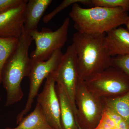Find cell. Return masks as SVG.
Instances as JSON below:
<instances>
[{
  "label": "cell",
  "mask_w": 129,
  "mask_h": 129,
  "mask_svg": "<svg viewBox=\"0 0 129 129\" xmlns=\"http://www.w3.org/2000/svg\"><path fill=\"white\" fill-rule=\"evenodd\" d=\"M125 25H126V27H127V30L129 32V15Z\"/></svg>",
  "instance_id": "cell-22"
},
{
  "label": "cell",
  "mask_w": 129,
  "mask_h": 129,
  "mask_svg": "<svg viewBox=\"0 0 129 129\" xmlns=\"http://www.w3.org/2000/svg\"><path fill=\"white\" fill-rule=\"evenodd\" d=\"M56 83L52 74H50L46 78L42 91L37 95V102L52 128L62 129L60 102L56 91Z\"/></svg>",
  "instance_id": "cell-9"
},
{
  "label": "cell",
  "mask_w": 129,
  "mask_h": 129,
  "mask_svg": "<svg viewBox=\"0 0 129 129\" xmlns=\"http://www.w3.org/2000/svg\"></svg>",
  "instance_id": "cell-24"
},
{
  "label": "cell",
  "mask_w": 129,
  "mask_h": 129,
  "mask_svg": "<svg viewBox=\"0 0 129 129\" xmlns=\"http://www.w3.org/2000/svg\"><path fill=\"white\" fill-rule=\"evenodd\" d=\"M84 81L90 92L100 98L118 97L129 91V76L112 67Z\"/></svg>",
  "instance_id": "cell-4"
},
{
  "label": "cell",
  "mask_w": 129,
  "mask_h": 129,
  "mask_svg": "<svg viewBox=\"0 0 129 129\" xmlns=\"http://www.w3.org/2000/svg\"><path fill=\"white\" fill-rule=\"evenodd\" d=\"M105 46L112 57L129 55V32L119 27L106 34Z\"/></svg>",
  "instance_id": "cell-11"
},
{
  "label": "cell",
  "mask_w": 129,
  "mask_h": 129,
  "mask_svg": "<svg viewBox=\"0 0 129 129\" xmlns=\"http://www.w3.org/2000/svg\"><path fill=\"white\" fill-rule=\"evenodd\" d=\"M27 0L0 14V37L19 39L24 27V13Z\"/></svg>",
  "instance_id": "cell-10"
},
{
  "label": "cell",
  "mask_w": 129,
  "mask_h": 129,
  "mask_svg": "<svg viewBox=\"0 0 129 129\" xmlns=\"http://www.w3.org/2000/svg\"><path fill=\"white\" fill-rule=\"evenodd\" d=\"M33 41L29 34L23 28L16 49L3 68L2 83L6 91V106L18 102L23 97L21 83L23 79L28 77L30 73L32 60L28 52Z\"/></svg>",
  "instance_id": "cell-1"
},
{
  "label": "cell",
  "mask_w": 129,
  "mask_h": 129,
  "mask_svg": "<svg viewBox=\"0 0 129 129\" xmlns=\"http://www.w3.org/2000/svg\"><path fill=\"white\" fill-rule=\"evenodd\" d=\"M52 0H29L24 13V28L28 33L37 30L44 12L52 2Z\"/></svg>",
  "instance_id": "cell-12"
},
{
  "label": "cell",
  "mask_w": 129,
  "mask_h": 129,
  "mask_svg": "<svg viewBox=\"0 0 129 129\" xmlns=\"http://www.w3.org/2000/svg\"><path fill=\"white\" fill-rule=\"evenodd\" d=\"M76 120L79 128L95 129L103 116L106 107L103 98L96 96L79 79L75 95Z\"/></svg>",
  "instance_id": "cell-5"
},
{
  "label": "cell",
  "mask_w": 129,
  "mask_h": 129,
  "mask_svg": "<svg viewBox=\"0 0 129 129\" xmlns=\"http://www.w3.org/2000/svg\"><path fill=\"white\" fill-rule=\"evenodd\" d=\"M76 3L86 5H91V1L89 0H64L55 9L44 17L42 20L43 22L45 23H48L59 12L69 6Z\"/></svg>",
  "instance_id": "cell-17"
},
{
  "label": "cell",
  "mask_w": 129,
  "mask_h": 129,
  "mask_svg": "<svg viewBox=\"0 0 129 129\" xmlns=\"http://www.w3.org/2000/svg\"><path fill=\"white\" fill-rule=\"evenodd\" d=\"M106 34L92 35L76 32L73 44L76 51L79 79L84 81L111 67L112 57L105 46Z\"/></svg>",
  "instance_id": "cell-3"
},
{
  "label": "cell",
  "mask_w": 129,
  "mask_h": 129,
  "mask_svg": "<svg viewBox=\"0 0 129 129\" xmlns=\"http://www.w3.org/2000/svg\"><path fill=\"white\" fill-rule=\"evenodd\" d=\"M63 54L61 50H58L54 52L46 61H32V67L28 76L30 82L29 92L24 108L16 117L17 124L30 111L35 98L39 94V90L43 81L55 71Z\"/></svg>",
  "instance_id": "cell-8"
},
{
  "label": "cell",
  "mask_w": 129,
  "mask_h": 129,
  "mask_svg": "<svg viewBox=\"0 0 129 129\" xmlns=\"http://www.w3.org/2000/svg\"><path fill=\"white\" fill-rule=\"evenodd\" d=\"M55 88L60 107V118L62 129H79L71 102L62 86L56 83Z\"/></svg>",
  "instance_id": "cell-13"
},
{
  "label": "cell",
  "mask_w": 129,
  "mask_h": 129,
  "mask_svg": "<svg viewBox=\"0 0 129 129\" xmlns=\"http://www.w3.org/2000/svg\"><path fill=\"white\" fill-rule=\"evenodd\" d=\"M95 129H120L113 121L104 112L101 120Z\"/></svg>",
  "instance_id": "cell-20"
},
{
  "label": "cell",
  "mask_w": 129,
  "mask_h": 129,
  "mask_svg": "<svg viewBox=\"0 0 129 129\" xmlns=\"http://www.w3.org/2000/svg\"><path fill=\"white\" fill-rule=\"evenodd\" d=\"M5 129H53L47 120L41 106L37 103L34 111L24 117L14 128Z\"/></svg>",
  "instance_id": "cell-14"
},
{
  "label": "cell",
  "mask_w": 129,
  "mask_h": 129,
  "mask_svg": "<svg viewBox=\"0 0 129 129\" xmlns=\"http://www.w3.org/2000/svg\"><path fill=\"white\" fill-rule=\"evenodd\" d=\"M70 24V19H65L61 25L53 31L42 28L29 33L36 44V48L30 55L34 61H44L51 57L56 51L61 50L67 42Z\"/></svg>",
  "instance_id": "cell-6"
},
{
  "label": "cell",
  "mask_w": 129,
  "mask_h": 129,
  "mask_svg": "<svg viewBox=\"0 0 129 129\" xmlns=\"http://www.w3.org/2000/svg\"><path fill=\"white\" fill-rule=\"evenodd\" d=\"M19 39L0 37V83H2L3 70L5 63L17 45Z\"/></svg>",
  "instance_id": "cell-16"
},
{
  "label": "cell",
  "mask_w": 129,
  "mask_h": 129,
  "mask_svg": "<svg viewBox=\"0 0 129 129\" xmlns=\"http://www.w3.org/2000/svg\"><path fill=\"white\" fill-rule=\"evenodd\" d=\"M69 16L77 32L102 35L125 25L129 15L128 11L122 8L94 7L86 8L76 3L72 5Z\"/></svg>",
  "instance_id": "cell-2"
},
{
  "label": "cell",
  "mask_w": 129,
  "mask_h": 129,
  "mask_svg": "<svg viewBox=\"0 0 129 129\" xmlns=\"http://www.w3.org/2000/svg\"><path fill=\"white\" fill-rule=\"evenodd\" d=\"M52 74L56 83L62 86L67 92L76 120L75 95L79 77L77 55L73 44L68 47L62 56L56 68Z\"/></svg>",
  "instance_id": "cell-7"
},
{
  "label": "cell",
  "mask_w": 129,
  "mask_h": 129,
  "mask_svg": "<svg viewBox=\"0 0 129 129\" xmlns=\"http://www.w3.org/2000/svg\"><path fill=\"white\" fill-rule=\"evenodd\" d=\"M25 0H0V14L18 6Z\"/></svg>",
  "instance_id": "cell-21"
},
{
  "label": "cell",
  "mask_w": 129,
  "mask_h": 129,
  "mask_svg": "<svg viewBox=\"0 0 129 129\" xmlns=\"http://www.w3.org/2000/svg\"><path fill=\"white\" fill-rule=\"evenodd\" d=\"M111 67L119 70L129 76V55L112 57Z\"/></svg>",
  "instance_id": "cell-19"
},
{
  "label": "cell",
  "mask_w": 129,
  "mask_h": 129,
  "mask_svg": "<svg viewBox=\"0 0 129 129\" xmlns=\"http://www.w3.org/2000/svg\"><path fill=\"white\" fill-rule=\"evenodd\" d=\"M103 99L106 108L115 112L129 126V91L118 97Z\"/></svg>",
  "instance_id": "cell-15"
},
{
  "label": "cell",
  "mask_w": 129,
  "mask_h": 129,
  "mask_svg": "<svg viewBox=\"0 0 129 129\" xmlns=\"http://www.w3.org/2000/svg\"><path fill=\"white\" fill-rule=\"evenodd\" d=\"M1 96H0V101H1Z\"/></svg>",
  "instance_id": "cell-23"
},
{
  "label": "cell",
  "mask_w": 129,
  "mask_h": 129,
  "mask_svg": "<svg viewBox=\"0 0 129 129\" xmlns=\"http://www.w3.org/2000/svg\"><path fill=\"white\" fill-rule=\"evenodd\" d=\"M91 4L94 7L108 8H122L129 11V0H91Z\"/></svg>",
  "instance_id": "cell-18"
}]
</instances>
